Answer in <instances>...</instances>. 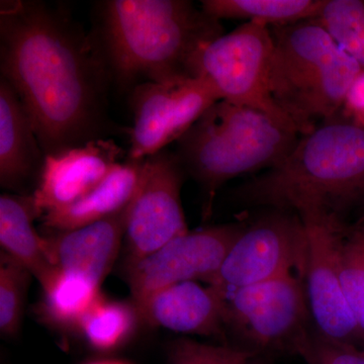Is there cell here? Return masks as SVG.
Listing matches in <instances>:
<instances>
[{"instance_id":"obj_1","label":"cell","mask_w":364,"mask_h":364,"mask_svg":"<svg viewBox=\"0 0 364 364\" xmlns=\"http://www.w3.org/2000/svg\"><path fill=\"white\" fill-rule=\"evenodd\" d=\"M0 68L44 156L102 138L111 73L100 43L69 16L39 1H1Z\"/></svg>"},{"instance_id":"obj_2","label":"cell","mask_w":364,"mask_h":364,"mask_svg":"<svg viewBox=\"0 0 364 364\" xmlns=\"http://www.w3.org/2000/svg\"><path fill=\"white\" fill-rule=\"evenodd\" d=\"M100 42L111 77L124 88L198 76L200 59L224 35L219 20L188 0H109Z\"/></svg>"},{"instance_id":"obj_3","label":"cell","mask_w":364,"mask_h":364,"mask_svg":"<svg viewBox=\"0 0 364 364\" xmlns=\"http://www.w3.org/2000/svg\"><path fill=\"white\" fill-rule=\"evenodd\" d=\"M236 193L247 207L344 222L347 213L364 203V130L338 117L320 124L299 138L284 161Z\"/></svg>"},{"instance_id":"obj_4","label":"cell","mask_w":364,"mask_h":364,"mask_svg":"<svg viewBox=\"0 0 364 364\" xmlns=\"http://www.w3.org/2000/svg\"><path fill=\"white\" fill-rule=\"evenodd\" d=\"M301 135L264 112L220 100L179 139L176 156L205 191L203 215L228 181L273 168Z\"/></svg>"},{"instance_id":"obj_5","label":"cell","mask_w":364,"mask_h":364,"mask_svg":"<svg viewBox=\"0 0 364 364\" xmlns=\"http://www.w3.org/2000/svg\"><path fill=\"white\" fill-rule=\"evenodd\" d=\"M270 28L273 100L304 136L337 119L363 67L315 21Z\"/></svg>"},{"instance_id":"obj_6","label":"cell","mask_w":364,"mask_h":364,"mask_svg":"<svg viewBox=\"0 0 364 364\" xmlns=\"http://www.w3.org/2000/svg\"><path fill=\"white\" fill-rule=\"evenodd\" d=\"M310 323L303 279L294 273L227 293L228 328L248 350L299 355Z\"/></svg>"},{"instance_id":"obj_7","label":"cell","mask_w":364,"mask_h":364,"mask_svg":"<svg viewBox=\"0 0 364 364\" xmlns=\"http://www.w3.org/2000/svg\"><path fill=\"white\" fill-rule=\"evenodd\" d=\"M272 50V28L243 23L205 48L198 76L214 85L222 100L264 112L296 128L275 104L270 91Z\"/></svg>"},{"instance_id":"obj_8","label":"cell","mask_w":364,"mask_h":364,"mask_svg":"<svg viewBox=\"0 0 364 364\" xmlns=\"http://www.w3.org/2000/svg\"><path fill=\"white\" fill-rule=\"evenodd\" d=\"M305 229L301 279L314 330L320 336L358 347L364 341L352 315L339 272V251L348 227L323 215H299Z\"/></svg>"},{"instance_id":"obj_9","label":"cell","mask_w":364,"mask_h":364,"mask_svg":"<svg viewBox=\"0 0 364 364\" xmlns=\"http://www.w3.org/2000/svg\"><path fill=\"white\" fill-rule=\"evenodd\" d=\"M220 100L217 88L205 76L136 86L131 98L133 127L127 157L144 160L161 152Z\"/></svg>"},{"instance_id":"obj_10","label":"cell","mask_w":364,"mask_h":364,"mask_svg":"<svg viewBox=\"0 0 364 364\" xmlns=\"http://www.w3.org/2000/svg\"><path fill=\"white\" fill-rule=\"evenodd\" d=\"M305 229L298 215L272 210L247 223L210 286L229 293L294 273L301 275Z\"/></svg>"},{"instance_id":"obj_11","label":"cell","mask_w":364,"mask_h":364,"mask_svg":"<svg viewBox=\"0 0 364 364\" xmlns=\"http://www.w3.org/2000/svg\"><path fill=\"white\" fill-rule=\"evenodd\" d=\"M184 168L163 150L146 159L145 171L127 215L126 267L188 233L181 203Z\"/></svg>"},{"instance_id":"obj_12","label":"cell","mask_w":364,"mask_h":364,"mask_svg":"<svg viewBox=\"0 0 364 364\" xmlns=\"http://www.w3.org/2000/svg\"><path fill=\"white\" fill-rule=\"evenodd\" d=\"M246 225L238 222L188 231L126 267L133 303L181 282L210 284Z\"/></svg>"},{"instance_id":"obj_13","label":"cell","mask_w":364,"mask_h":364,"mask_svg":"<svg viewBox=\"0 0 364 364\" xmlns=\"http://www.w3.org/2000/svg\"><path fill=\"white\" fill-rule=\"evenodd\" d=\"M124 157V150L114 140L104 138L46 154L33 193L38 208L44 215L78 202L97 188Z\"/></svg>"},{"instance_id":"obj_14","label":"cell","mask_w":364,"mask_h":364,"mask_svg":"<svg viewBox=\"0 0 364 364\" xmlns=\"http://www.w3.org/2000/svg\"><path fill=\"white\" fill-rule=\"evenodd\" d=\"M139 316L155 327L186 335L225 338L227 293L198 282L173 284L134 304Z\"/></svg>"},{"instance_id":"obj_15","label":"cell","mask_w":364,"mask_h":364,"mask_svg":"<svg viewBox=\"0 0 364 364\" xmlns=\"http://www.w3.org/2000/svg\"><path fill=\"white\" fill-rule=\"evenodd\" d=\"M128 208L87 226L44 236L52 267L85 275L102 286L124 240Z\"/></svg>"},{"instance_id":"obj_16","label":"cell","mask_w":364,"mask_h":364,"mask_svg":"<svg viewBox=\"0 0 364 364\" xmlns=\"http://www.w3.org/2000/svg\"><path fill=\"white\" fill-rule=\"evenodd\" d=\"M145 166L146 159L133 160L127 157L85 198L43 215V225L50 232L69 231L123 212L135 198Z\"/></svg>"},{"instance_id":"obj_17","label":"cell","mask_w":364,"mask_h":364,"mask_svg":"<svg viewBox=\"0 0 364 364\" xmlns=\"http://www.w3.org/2000/svg\"><path fill=\"white\" fill-rule=\"evenodd\" d=\"M39 141L16 91L0 79V183L16 188L42 167Z\"/></svg>"},{"instance_id":"obj_18","label":"cell","mask_w":364,"mask_h":364,"mask_svg":"<svg viewBox=\"0 0 364 364\" xmlns=\"http://www.w3.org/2000/svg\"><path fill=\"white\" fill-rule=\"evenodd\" d=\"M42 215L33 195L0 196L1 252L26 268L40 284L54 269L45 251L44 236L33 227L35 220Z\"/></svg>"},{"instance_id":"obj_19","label":"cell","mask_w":364,"mask_h":364,"mask_svg":"<svg viewBox=\"0 0 364 364\" xmlns=\"http://www.w3.org/2000/svg\"><path fill=\"white\" fill-rule=\"evenodd\" d=\"M326 0H203L200 7L215 20H239L268 28L316 20Z\"/></svg>"},{"instance_id":"obj_20","label":"cell","mask_w":364,"mask_h":364,"mask_svg":"<svg viewBox=\"0 0 364 364\" xmlns=\"http://www.w3.org/2000/svg\"><path fill=\"white\" fill-rule=\"evenodd\" d=\"M41 287L43 315L53 324L64 328H77L81 318L102 296L97 282L55 267Z\"/></svg>"},{"instance_id":"obj_21","label":"cell","mask_w":364,"mask_h":364,"mask_svg":"<svg viewBox=\"0 0 364 364\" xmlns=\"http://www.w3.org/2000/svg\"><path fill=\"white\" fill-rule=\"evenodd\" d=\"M138 316L134 303L107 301L100 296L81 318L77 329L93 348L112 350L131 336Z\"/></svg>"},{"instance_id":"obj_22","label":"cell","mask_w":364,"mask_h":364,"mask_svg":"<svg viewBox=\"0 0 364 364\" xmlns=\"http://www.w3.org/2000/svg\"><path fill=\"white\" fill-rule=\"evenodd\" d=\"M313 21L364 68V0H326Z\"/></svg>"},{"instance_id":"obj_23","label":"cell","mask_w":364,"mask_h":364,"mask_svg":"<svg viewBox=\"0 0 364 364\" xmlns=\"http://www.w3.org/2000/svg\"><path fill=\"white\" fill-rule=\"evenodd\" d=\"M339 272L345 299L364 338V238L358 225L344 235Z\"/></svg>"},{"instance_id":"obj_24","label":"cell","mask_w":364,"mask_h":364,"mask_svg":"<svg viewBox=\"0 0 364 364\" xmlns=\"http://www.w3.org/2000/svg\"><path fill=\"white\" fill-rule=\"evenodd\" d=\"M33 275L26 268L1 252L0 260V332L14 337L20 332L28 284Z\"/></svg>"},{"instance_id":"obj_25","label":"cell","mask_w":364,"mask_h":364,"mask_svg":"<svg viewBox=\"0 0 364 364\" xmlns=\"http://www.w3.org/2000/svg\"><path fill=\"white\" fill-rule=\"evenodd\" d=\"M269 360L238 345H212L188 338L176 340L167 350L168 364H269Z\"/></svg>"},{"instance_id":"obj_26","label":"cell","mask_w":364,"mask_h":364,"mask_svg":"<svg viewBox=\"0 0 364 364\" xmlns=\"http://www.w3.org/2000/svg\"><path fill=\"white\" fill-rule=\"evenodd\" d=\"M299 356L306 364H364V353L358 347L324 338L314 328Z\"/></svg>"},{"instance_id":"obj_27","label":"cell","mask_w":364,"mask_h":364,"mask_svg":"<svg viewBox=\"0 0 364 364\" xmlns=\"http://www.w3.org/2000/svg\"><path fill=\"white\" fill-rule=\"evenodd\" d=\"M337 117L364 130V68L352 83Z\"/></svg>"},{"instance_id":"obj_28","label":"cell","mask_w":364,"mask_h":364,"mask_svg":"<svg viewBox=\"0 0 364 364\" xmlns=\"http://www.w3.org/2000/svg\"><path fill=\"white\" fill-rule=\"evenodd\" d=\"M88 364H126V363H121V361H117V360H102V361H95V363H90Z\"/></svg>"},{"instance_id":"obj_29","label":"cell","mask_w":364,"mask_h":364,"mask_svg":"<svg viewBox=\"0 0 364 364\" xmlns=\"http://www.w3.org/2000/svg\"><path fill=\"white\" fill-rule=\"evenodd\" d=\"M358 226H360L361 228H363V234H364V225H358Z\"/></svg>"},{"instance_id":"obj_30","label":"cell","mask_w":364,"mask_h":364,"mask_svg":"<svg viewBox=\"0 0 364 364\" xmlns=\"http://www.w3.org/2000/svg\"><path fill=\"white\" fill-rule=\"evenodd\" d=\"M359 227H360V226H359ZM360 229H361V227H360ZM361 231H363V229H361ZM363 238H364V234H363Z\"/></svg>"}]
</instances>
